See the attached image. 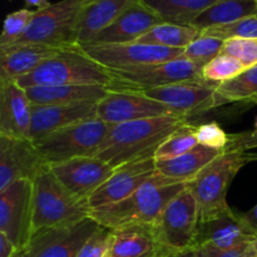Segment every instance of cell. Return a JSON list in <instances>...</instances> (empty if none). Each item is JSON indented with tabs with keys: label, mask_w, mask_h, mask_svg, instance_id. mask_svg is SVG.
Returning a JSON list of instances; mask_svg holds the SVG:
<instances>
[{
	"label": "cell",
	"mask_w": 257,
	"mask_h": 257,
	"mask_svg": "<svg viewBox=\"0 0 257 257\" xmlns=\"http://www.w3.org/2000/svg\"><path fill=\"white\" fill-rule=\"evenodd\" d=\"M186 123L188 118L183 115H165L114 124L95 157L113 168L140 158L155 157L161 143Z\"/></svg>",
	"instance_id": "obj_1"
},
{
	"label": "cell",
	"mask_w": 257,
	"mask_h": 257,
	"mask_svg": "<svg viewBox=\"0 0 257 257\" xmlns=\"http://www.w3.org/2000/svg\"><path fill=\"white\" fill-rule=\"evenodd\" d=\"M187 187V183L156 173L133 195L107 207L92 211L90 217L100 226L119 230L128 226L160 222L168 203Z\"/></svg>",
	"instance_id": "obj_2"
},
{
	"label": "cell",
	"mask_w": 257,
	"mask_h": 257,
	"mask_svg": "<svg viewBox=\"0 0 257 257\" xmlns=\"http://www.w3.org/2000/svg\"><path fill=\"white\" fill-rule=\"evenodd\" d=\"M90 215L88 200L70 192L55 177L50 166L33 181V235L47 228L80 222Z\"/></svg>",
	"instance_id": "obj_3"
},
{
	"label": "cell",
	"mask_w": 257,
	"mask_h": 257,
	"mask_svg": "<svg viewBox=\"0 0 257 257\" xmlns=\"http://www.w3.org/2000/svg\"><path fill=\"white\" fill-rule=\"evenodd\" d=\"M15 82L22 88L45 85H105L109 88L112 75L109 70L88 57L80 48H65L45 60L29 74Z\"/></svg>",
	"instance_id": "obj_4"
},
{
	"label": "cell",
	"mask_w": 257,
	"mask_h": 257,
	"mask_svg": "<svg viewBox=\"0 0 257 257\" xmlns=\"http://www.w3.org/2000/svg\"><path fill=\"white\" fill-rule=\"evenodd\" d=\"M257 155L240 152H222L187 183L198 208V222L208 220L230 208L226 201L228 187L238 171Z\"/></svg>",
	"instance_id": "obj_5"
},
{
	"label": "cell",
	"mask_w": 257,
	"mask_h": 257,
	"mask_svg": "<svg viewBox=\"0 0 257 257\" xmlns=\"http://www.w3.org/2000/svg\"><path fill=\"white\" fill-rule=\"evenodd\" d=\"M89 2L90 0H60L45 9L35 10L29 28L14 44H43L58 48L77 47L78 22L83 9Z\"/></svg>",
	"instance_id": "obj_6"
},
{
	"label": "cell",
	"mask_w": 257,
	"mask_h": 257,
	"mask_svg": "<svg viewBox=\"0 0 257 257\" xmlns=\"http://www.w3.org/2000/svg\"><path fill=\"white\" fill-rule=\"evenodd\" d=\"M110 127L97 117L50 133L34 145L49 166L78 157H95Z\"/></svg>",
	"instance_id": "obj_7"
},
{
	"label": "cell",
	"mask_w": 257,
	"mask_h": 257,
	"mask_svg": "<svg viewBox=\"0 0 257 257\" xmlns=\"http://www.w3.org/2000/svg\"><path fill=\"white\" fill-rule=\"evenodd\" d=\"M200 65L182 57L170 62L143 65L127 70H109L112 83L109 90L143 92L176 83L202 80Z\"/></svg>",
	"instance_id": "obj_8"
},
{
	"label": "cell",
	"mask_w": 257,
	"mask_h": 257,
	"mask_svg": "<svg viewBox=\"0 0 257 257\" xmlns=\"http://www.w3.org/2000/svg\"><path fill=\"white\" fill-rule=\"evenodd\" d=\"M84 54L108 70H127L143 65L170 62L183 55L185 49H173L160 45L125 43V44H79Z\"/></svg>",
	"instance_id": "obj_9"
},
{
	"label": "cell",
	"mask_w": 257,
	"mask_h": 257,
	"mask_svg": "<svg viewBox=\"0 0 257 257\" xmlns=\"http://www.w3.org/2000/svg\"><path fill=\"white\" fill-rule=\"evenodd\" d=\"M0 233L25 250L33 235V182L20 180L0 192Z\"/></svg>",
	"instance_id": "obj_10"
},
{
	"label": "cell",
	"mask_w": 257,
	"mask_h": 257,
	"mask_svg": "<svg viewBox=\"0 0 257 257\" xmlns=\"http://www.w3.org/2000/svg\"><path fill=\"white\" fill-rule=\"evenodd\" d=\"M197 226V202L186 187L168 203L156 230L163 245L173 252H178L195 247Z\"/></svg>",
	"instance_id": "obj_11"
},
{
	"label": "cell",
	"mask_w": 257,
	"mask_h": 257,
	"mask_svg": "<svg viewBox=\"0 0 257 257\" xmlns=\"http://www.w3.org/2000/svg\"><path fill=\"white\" fill-rule=\"evenodd\" d=\"M98 226L89 217L80 222L38 231L32 236L25 250L29 257H77Z\"/></svg>",
	"instance_id": "obj_12"
},
{
	"label": "cell",
	"mask_w": 257,
	"mask_h": 257,
	"mask_svg": "<svg viewBox=\"0 0 257 257\" xmlns=\"http://www.w3.org/2000/svg\"><path fill=\"white\" fill-rule=\"evenodd\" d=\"M157 173L156 158L145 157L115 168L113 175L88 198L93 210L122 202Z\"/></svg>",
	"instance_id": "obj_13"
},
{
	"label": "cell",
	"mask_w": 257,
	"mask_h": 257,
	"mask_svg": "<svg viewBox=\"0 0 257 257\" xmlns=\"http://www.w3.org/2000/svg\"><path fill=\"white\" fill-rule=\"evenodd\" d=\"M180 115L163 103L146 97L142 93L109 90L98 102L97 117L110 125L146 118Z\"/></svg>",
	"instance_id": "obj_14"
},
{
	"label": "cell",
	"mask_w": 257,
	"mask_h": 257,
	"mask_svg": "<svg viewBox=\"0 0 257 257\" xmlns=\"http://www.w3.org/2000/svg\"><path fill=\"white\" fill-rule=\"evenodd\" d=\"M47 168L32 141L0 136V192L17 181L33 182Z\"/></svg>",
	"instance_id": "obj_15"
},
{
	"label": "cell",
	"mask_w": 257,
	"mask_h": 257,
	"mask_svg": "<svg viewBox=\"0 0 257 257\" xmlns=\"http://www.w3.org/2000/svg\"><path fill=\"white\" fill-rule=\"evenodd\" d=\"M218 84L205 80H190L137 93L163 103L175 113L188 118L216 108L215 93Z\"/></svg>",
	"instance_id": "obj_16"
},
{
	"label": "cell",
	"mask_w": 257,
	"mask_h": 257,
	"mask_svg": "<svg viewBox=\"0 0 257 257\" xmlns=\"http://www.w3.org/2000/svg\"><path fill=\"white\" fill-rule=\"evenodd\" d=\"M256 240L257 232L248 225L243 213L230 207L225 212L198 222L195 247L211 245L227 250Z\"/></svg>",
	"instance_id": "obj_17"
},
{
	"label": "cell",
	"mask_w": 257,
	"mask_h": 257,
	"mask_svg": "<svg viewBox=\"0 0 257 257\" xmlns=\"http://www.w3.org/2000/svg\"><path fill=\"white\" fill-rule=\"evenodd\" d=\"M55 177L83 200H88L110 176L115 168L97 157H78L50 165Z\"/></svg>",
	"instance_id": "obj_18"
},
{
	"label": "cell",
	"mask_w": 257,
	"mask_h": 257,
	"mask_svg": "<svg viewBox=\"0 0 257 257\" xmlns=\"http://www.w3.org/2000/svg\"><path fill=\"white\" fill-rule=\"evenodd\" d=\"M97 107L98 102L93 100L64 104L33 105L30 141L35 143L50 133L79 122L97 118Z\"/></svg>",
	"instance_id": "obj_19"
},
{
	"label": "cell",
	"mask_w": 257,
	"mask_h": 257,
	"mask_svg": "<svg viewBox=\"0 0 257 257\" xmlns=\"http://www.w3.org/2000/svg\"><path fill=\"white\" fill-rule=\"evenodd\" d=\"M32 103L15 80L0 82V136L30 140Z\"/></svg>",
	"instance_id": "obj_20"
},
{
	"label": "cell",
	"mask_w": 257,
	"mask_h": 257,
	"mask_svg": "<svg viewBox=\"0 0 257 257\" xmlns=\"http://www.w3.org/2000/svg\"><path fill=\"white\" fill-rule=\"evenodd\" d=\"M161 23H163V20L146 5L141 2L133 3L90 43L95 44L136 43L146 33Z\"/></svg>",
	"instance_id": "obj_21"
},
{
	"label": "cell",
	"mask_w": 257,
	"mask_h": 257,
	"mask_svg": "<svg viewBox=\"0 0 257 257\" xmlns=\"http://www.w3.org/2000/svg\"><path fill=\"white\" fill-rule=\"evenodd\" d=\"M172 253L161 241L156 226L137 225L114 230L109 257H167Z\"/></svg>",
	"instance_id": "obj_22"
},
{
	"label": "cell",
	"mask_w": 257,
	"mask_h": 257,
	"mask_svg": "<svg viewBox=\"0 0 257 257\" xmlns=\"http://www.w3.org/2000/svg\"><path fill=\"white\" fill-rule=\"evenodd\" d=\"M65 48L43 44H13L0 47V82L17 80Z\"/></svg>",
	"instance_id": "obj_23"
},
{
	"label": "cell",
	"mask_w": 257,
	"mask_h": 257,
	"mask_svg": "<svg viewBox=\"0 0 257 257\" xmlns=\"http://www.w3.org/2000/svg\"><path fill=\"white\" fill-rule=\"evenodd\" d=\"M140 0H90L80 14L77 28V45L90 43L109 27L130 5Z\"/></svg>",
	"instance_id": "obj_24"
},
{
	"label": "cell",
	"mask_w": 257,
	"mask_h": 257,
	"mask_svg": "<svg viewBox=\"0 0 257 257\" xmlns=\"http://www.w3.org/2000/svg\"><path fill=\"white\" fill-rule=\"evenodd\" d=\"M27 94L33 105L64 104V103L99 102L109 93L105 85H45V87L27 88Z\"/></svg>",
	"instance_id": "obj_25"
},
{
	"label": "cell",
	"mask_w": 257,
	"mask_h": 257,
	"mask_svg": "<svg viewBox=\"0 0 257 257\" xmlns=\"http://www.w3.org/2000/svg\"><path fill=\"white\" fill-rule=\"evenodd\" d=\"M222 152L223 151L198 145L180 157L171 160H156V171L168 178L188 183Z\"/></svg>",
	"instance_id": "obj_26"
},
{
	"label": "cell",
	"mask_w": 257,
	"mask_h": 257,
	"mask_svg": "<svg viewBox=\"0 0 257 257\" xmlns=\"http://www.w3.org/2000/svg\"><path fill=\"white\" fill-rule=\"evenodd\" d=\"M257 15V0H220L201 13L191 25L200 32L208 28L231 24Z\"/></svg>",
	"instance_id": "obj_27"
},
{
	"label": "cell",
	"mask_w": 257,
	"mask_h": 257,
	"mask_svg": "<svg viewBox=\"0 0 257 257\" xmlns=\"http://www.w3.org/2000/svg\"><path fill=\"white\" fill-rule=\"evenodd\" d=\"M163 22L191 25V23L220 0H140Z\"/></svg>",
	"instance_id": "obj_28"
},
{
	"label": "cell",
	"mask_w": 257,
	"mask_h": 257,
	"mask_svg": "<svg viewBox=\"0 0 257 257\" xmlns=\"http://www.w3.org/2000/svg\"><path fill=\"white\" fill-rule=\"evenodd\" d=\"M200 35V30L192 25L163 22L146 33L141 39H138L137 43L160 45L165 48H173V49H186Z\"/></svg>",
	"instance_id": "obj_29"
},
{
	"label": "cell",
	"mask_w": 257,
	"mask_h": 257,
	"mask_svg": "<svg viewBox=\"0 0 257 257\" xmlns=\"http://www.w3.org/2000/svg\"><path fill=\"white\" fill-rule=\"evenodd\" d=\"M257 98V65L243 70L233 79L218 84L215 93L216 107Z\"/></svg>",
	"instance_id": "obj_30"
},
{
	"label": "cell",
	"mask_w": 257,
	"mask_h": 257,
	"mask_svg": "<svg viewBox=\"0 0 257 257\" xmlns=\"http://www.w3.org/2000/svg\"><path fill=\"white\" fill-rule=\"evenodd\" d=\"M196 128L197 127L191 123H186L182 127L178 128L167 140L161 143V146L156 151V160H171L193 150L196 146H198Z\"/></svg>",
	"instance_id": "obj_31"
},
{
	"label": "cell",
	"mask_w": 257,
	"mask_h": 257,
	"mask_svg": "<svg viewBox=\"0 0 257 257\" xmlns=\"http://www.w3.org/2000/svg\"><path fill=\"white\" fill-rule=\"evenodd\" d=\"M246 70L242 63L228 54L221 53L220 55L208 62L201 70L202 80L213 84H221L227 80L233 79Z\"/></svg>",
	"instance_id": "obj_32"
},
{
	"label": "cell",
	"mask_w": 257,
	"mask_h": 257,
	"mask_svg": "<svg viewBox=\"0 0 257 257\" xmlns=\"http://www.w3.org/2000/svg\"><path fill=\"white\" fill-rule=\"evenodd\" d=\"M223 43L225 40L220 39V38L201 34L197 39L193 40L186 48L183 52V57L203 68L208 62L221 54Z\"/></svg>",
	"instance_id": "obj_33"
},
{
	"label": "cell",
	"mask_w": 257,
	"mask_h": 257,
	"mask_svg": "<svg viewBox=\"0 0 257 257\" xmlns=\"http://www.w3.org/2000/svg\"><path fill=\"white\" fill-rule=\"evenodd\" d=\"M201 34L220 38L222 40L257 39V15L245 18L231 24L208 28V29L202 30Z\"/></svg>",
	"instance_id": "obj_34"
},
{
	"label": "cell",
	"mask_w": 257,
	"mask_h": 257,
	"mask_svg": "<svg viewBox=\"0 0 257 257\" xmlns=\"http://www.w3.org/2000/svg\"><path fill=\"white\" fill-rule=\"evenodd\" d=\"M34 14L35 10H30L28 8L8 14L0 35V47L14 44L19 38H22L29 28Z\"/></svg>",
	"instance_id": "obj_35"
},
{
	"label": "cell",
	"mask_w": 257,
	"mask_h": 257,
	"mask_svg": "<svg viewBox=\"0 0 257 257\" xmlns=\"http://www.w3.org/2000/svg\"><path fill=\"white\" fill-rule=\"evenodd\" d=\"M114 240V230L98 226L97 230L85 241L77 257H109Z\"/></svg>",
	"instance_id": "obj_36"
},
{
	"label": "cell",
	"mask_w": 257,
	"mask_h": 257,
	"mask_svg": "<svg viewBox=\"0 0 257 257\" xmlns=\"http://www.w3.org/2000/svg\"><path fill=\"white\" fill-rule=\"evenodd\" d=\"M221 53L236 58L246 69H248L257 65V39L225 40Z\"/></svg>",
	"instance_id": "obj_37"
},
{
	"label": "cell",
	"mask_w": 257,
	"mask_h": 257,
	"mask_svg": "<svg viewBox=\"0 0 257 257\" xmlns=\"http://www.w3.org/2000/svg\"><path fill=\"white\" fill-rule=\"evenodd\" d=\"M198 145L213 150L223 151L228 143V135L217 122H208L196 128Z\"/></svg>",
	"instance_id": "obj_38"
},
{
	"label": "cell",
	"mask_w": 257,
	"mask_h": 257,
	"mask_svg": "<svg viewBox=\"0 0 257 257\" xmlns=\"http://www.w3.org/2000/svg\"><path fill=\"white\" fill-rule=\"evenodd\" d=\"M195 248L198 257H257V240L227 250L211 245H202Z\"/></svg>",
	"instance_id": "obj_39"
},
{
	"label": "cell",
	"mask_w": 257,
	"mask_h": 257,
	"mask_svg": "<svg viewBox=\"0 0 257 257\" xmlns=\"http://www.w3.org/2000/svg\"><path fill=\"white\" fill-rule=\"evenodd\" d=\"M252 148H257V132L248 131V132L228 135V143L223 152L245 153L246 151Z\"/></svg>",
	"instance_id": "obj_40"
},
{
	"label": "cell",
	"mask_w": 257,
	"mask_h": 257,
	"mask_svg": "<svg viewBox=\"0 0 257 257\" xmlns=\"http://www.w3.org/2000/svg\"><path fill=\"white\" fill-rule=\"evenodd\" d=\"M17 252V247L8 240L7 236L0 233V257H13Z\"/></svg>",
	"instance_id": "obj_41"
},
{
	"label": "cell",
	"mask_w": 257,
	"mask_h": 257,
	"mask_svg": "<svg viewBox=\"0 0 257 257\" xmlns=\"http://www.w3.org/2000/svg\"><path fill=\"white\" fill-rule=\"evenodd\" d=\"M243 217H245V220L247 221L248 225H250L251 227H252L257 232V205L255 207L251 208L250 211L243 213Z\"/></svg>",
	"instance_id": "obj_42"
},
{
	"label": "cell",
	"mask_w": 257,
	"mask_h": 257,
	"mask_svg": "<svg viewBox=\"0 0 257 257\" xmlns=\"http://www.w3.org/2000/svg\"><path fill=\"white\" fill-rule=\"evenodd\" d=\"M24 2L27 7H34L37 8V10L45 9L50 5L49 0H24Z\"/></svg>",
	"instance_id": "obj_43"
},
{
	"label": "cell",
	"mask_w": 257,
	"mask_h": 257,
	"mask_svg": "<svg viewBox=\"0 0 257 257\" xmlns=\"http://www.w3.org/2000/svg\"><path fill=\"white\" fill-rule=\"evenodd\" d=\"M167 257H198L197 252H196V248H187V250L183 251H178V252H173L172 255L167 256Z\"/></svg>",
	"instance_id": "obj_44"
},
{
	"label": "cell",
	"mask_w": 257,
	"mask_h": 257,
	"mask_svg": "<svg viewBox=\"0 0 257 257\" xmlns=\"http://www.w3.org/2000/svg\"><path fill=\"white\" fill-rule=\"evenodd\" d=\"M13 257H29V253L27 252V250H22V251H18Z\"/></svg>",
	"instance_id": "obj_45"
},
{
	"label": "cell",
	"mask_w": 257,
	"mask_h": 257,
	"mask_svg": "<svg viewBox=\"0 0 257 257\" xmlns=\"http://www.w3.org/2000/svg\"><path fill=\"white\" fill-rule=\"evenodd\" d=\"M255 131L257 132V119H256V122H255Z\"/></svg>",
	"instance_id": "obj_46"
},
{
	"label": "cell",
	"mask_w": 257,
	"mask_h": 257,
	"mask_svg": "<svg viewBox=\"0 0 257 257\" xmlns=\"http://www.w3.org/2000/svg\"><path fill=\"white\" fill-rule=\"evenodd\" d=\"M256 100H257V98H256Z\"/></svg>",
	"instance_id": "obj_47"
}]
</instances>
